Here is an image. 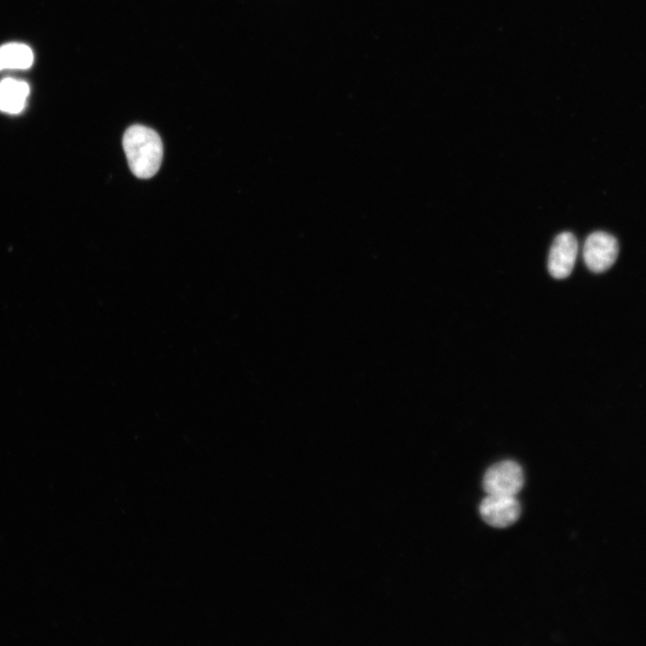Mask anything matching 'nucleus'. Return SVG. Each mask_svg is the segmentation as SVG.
Masks as SVG:
<instances>
[{
  "label": "nucleus",
  "mask_w": 646,
  "mask_h": 646,
  "mask_svg": "<svg viewBox=\"0 0 646 646\" xmlns=\"http://www.w3.org/2000/svg\"><path fill=\"white\" fill-rule=\"evenodd\" d=\"M123 147L131 171L140 179H149L159 170L163 146L159 135L142 125L128 127L123 136Z\"/></svg>",
  "instance_id": "nucleus-1"
},
{
  "label": "nucleus",
  "mask_w": 646,
  "mask_h": 646,
  "mask_svg": "<svg viewBox=\"0 0 646 646\" xmlns=\"http://www.w3.org/2000/svg\"><path fill=\"white\" fill-rule=\"evenodd\" d=\"M524 483L520 466L512 460H504L490 467L484 476L483 486L488 494L515 496Z\"/></svg>",
  "instance_id": "nucleus-2"
},
{
  "label": "nucleus",
  "mask_w": 646,
  "mask_h": 646,
  "mask_svg": "<svg viewBox=\"0 0 646 646\" xmlns=\"http://www.w3.org/2000/svg\"><path fill=\"white\" fill-rule=\"evenodd\" d=\"M617 255V241L607 232H593L584 243V261L592 272L601 273L608 269L615 263Z\"/></svg>",
  "instance_id": "nucleus-3"
},
{
  "label": "nucleus",
  "mask_w": 646,
  "mask_h": 646,
  "mask_svg": "<svg viewBox=\"0 0 646 646\" xmlns=\"http://www.w3.org/2000/svg\"><path fill=\"white\" fill-rule=\"evenodd\" d=\"M480 514L489 525L505 528L513 524L520 515V504L515 496L488 494L480 503Z\"/></svg>",
  "instance_id": "nucleus-4"
},
{
  "label": "nucleus",
  "mask_w": 646,
  "mask_h": 646,
  "mask_svg": "<svg viewBox=\"0 0 646 646\" xmlns=\"http://www.w3.org/2000/svg\"><path fill=\"white\" fill-rule=\"evenodd\" d=\"M578 252V242L571 232H562L555 237L548 256V271L556 279L567 277L572 271Z\"/></svg>",
  "instance_id": "nucleus-5"
},
{
  "label": "nucleus",
  "mask_w": 646,
  "mask_h": 646,
  "mask_svg": "<svg viewBox=\"0 0 646 646\" xmlns=\"http://www.w3.org/2000/svg\"><path fill=\"white\" fill-rule=\"evenodd\" d=\"M30 93L26 82L4 78L0 82V110L9 114L22 111Z\"/></svg>",
  "instance_id": "nucleus-6"
},
{
  "label": "nucleus",
  "mask_w": 646,
  "mask_h": 646,
  "mask_svg": "<svg viewBox=\"0 0 646 646\" xmlns=\"http://www.w3.org/2000/svg\"><path fill=\"white\" fill-rule=\"evenodd\" d=\"M33 63L31 48L22 43H9L0 47V71L28 69Z\"/></svg>",
  "instance_id": "nucleus-7"
}]
</instances>
